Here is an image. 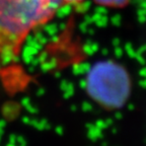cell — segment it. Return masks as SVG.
I'll return each instance as SVG.
<instances>
[{
  "label": "cell",
  "mask_w": 146,
  "mask_h": 146,
  "mask_svg": "<svg viewBox=\"0 0 146 146\" xmlns=\"http://www.w3.org/2000/svg\"><path fill=\"white\" fill-rule=\"evenodd\" d=\"M94 2L102 6L110 7V8H119L125 6L129 0H94Z\"/></svg>",
  "instance_id": "3957f363"
},
{
  "label": "cell",
  "mask_w": 146,
  "mask_h": 146,
  "mask_svg": "<svg viewBox=\"0 0 146 146\" xmlns=\"http://www.w3.org/2000/svg\"><path fill=\"white\" fill-rule=\"evenodd\" d=\"M60 7L59 0H0V70L15 63L29 36Z\"/></svg>",
  "instance_id": "6da1fadb"
},
{
  "label": "cell",
  "mask_w": 146,
  "mask_h": 146,
  "mask_svg": "<svg viewBox=\"0 0 146 146\" xmlns=\"http://www.w3.org/2000/svg\"><path fill=\"white\" fill-rule=\"evenodd\" d=\"M89 96L106 109L123 107L130 94V78L123 67L100 62L89 70L86 78Z\"/></svg>",
  "instance_id": "7a4b0ae2"
},
{
  "label": "cell",
  "mask_w": 146,
  "mask_h": 146,
  "mask_svg": "<svg viewBox=\"0 0 146 146\" xmlns=\"http://www.w3.org/2000/svg\"><path fill=\"white\" fill-rule=\"evenodd\" d=\"M82 1L83 0H59L62 6H64V5H76L81 3Z\"/></svg>",
  "instance_id": "277c9868"
}]
</instances>
